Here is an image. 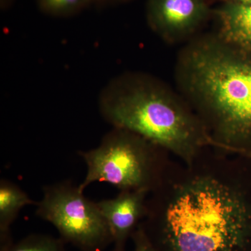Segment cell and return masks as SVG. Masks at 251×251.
Masks as SVG:
<instances>
[{
    "label": "cell",
    "mask_w": 251,
    "mask_h": 251,
    "mask_svg": "<svg viewBox=\"0 0 251 251\" xmlns=\"http://www.w3.org/2000/svg\"><path fill=\"white\" fill-rule=\"evenodd\" d=\"M140 226L158 251H251V159L208 147L172 161Z\"/></svg>",
    "instance_id": "1"
},
{
    "label": "cell",
    "mask_w": 251,
    "mask_h": 251,
    "mask_svg": "<svg viewBox=\"0 0 251 251\" xmlns=\"http://www.w3.org/2000/svg\"><path fill=\"white\" fill-rule=\"evenodd\" d=\"M175 80L211 148L251 158V51L198 34L180 50Z\"/></svg>",
    "instance_id": "2"
},
{
    "label": "cell",
    "mask_w": 251,
    "mask_h": 251,
    "mask_svg": "<svg viewBox=\"0 0 251 251\" xmlns=\"http://www.w3.org/2000/svg\"><path fill=\"white\" fill-rule=\"evenodd\" d=\"M98 108L112 128L136 133L184 163L211 147L205 127L182 96L148 73L112 78L99 93Z\"/></svg>",
    "instance_id": "3"
},
{
    "label": "cell",
    "mask_w": 251,
    "mask_h": 251,
    "mask_svg": "<svg viewBox=\"0 0 251 251\" xmlns=\"http://www.w3.org/2000/svg\"><path fill=\"white\" fill-rule=\"evenodd\" d=\"M87 173L79 185L85 191L90 184L105 182L120 191L150 193L166 176L173 160L171 153L140 135L122 128H112L97 148L79 151Z\"/></svg>",
    "instance_id": "4"
},
{
    "label": "cell",
    "mask_w": 251,
    "mask_h": 251,
    "mask_svg": "<svg viewBox=\"0 0 251 251\" xmlns=\"http://www.w3.org/2000/svg\"><path fill=\"white\" fill-rule=\"evenodd\" d=\"M42 192L36 215L54 226L64 242L82 251H103L112 244L97 202L86 197L79 185L64 180L46 185Z\"/></svg>",
    "instance_id": "5"
},
{
    "label": "cell",
    "mask_w": 251,
    "mask_h": 251,
    "mask_svg": "<svg viewBox=\"0 0 251 251\" xmlns=\"http://www.w3.org/2000/svg\"><path fill=\"white\" fill-rule=\"evenodd\" d=\"M206 0H148L147 18L150 28L170 44L187 43L209 16Z\"/></svg>",
    "instance_id": "6"
},
{
    "label": "cell",
    "mask_w": 251,
    "mask_h": 251,
    "mask_svg": "<svg viewBox=\"0 0 251 251\" xmlns=\"http://www.w3.org/2000/svg\"><path fill=\"white\" fill-rule=\"evenodd\" d=\"M148 195L145 191H120L115 198L97 202L110 229L112 251H125L127 239L145 218Z\"/></svg>",
    "instance_id": "7"
},
{
    "label": "cell",
    "mask_w": 251,
    "mask_h": 251,
    "mask_svg": "<svg viewBox=\"0 0 251 251\" xmlns=\"http://www.w3.org/2000/svg\"><path fill=\"white\" fill-rule=\"evenodd\" d=\"M221 40L237 49L251 51V5L227 1L216 10Z\"/></svg>",
    "instance_id": "8"
},
{
    "label": "cell",
    "mask_w": 251,
    "mask_h": 251,
    "mask_svg": "<svg viewBox=\"0 0 251 251\" xmlns=\"http://www.w3.org/2000/svg\"><path fill=\"white\" fill-rule=\"evenodd\" d=\"M25 191L9 180H0V249L4 251L13 244L11 227L25 206H36Z\"/></svg>",
    "instance_id": "9"
},
{
    "label": "cell",
    "mask_w": 251,
    "mask_h": 251,
    "mask_svg": "<svg viewBox=\"0 0 251 251\" xmlns=\"http://www.w3.org/2000/svg\"><path fill=\"white\" fill-rule=\"evenodd\" d=\"M3 251H67L62 239L50 235L33 234L28 235Z\"/></svg>",
    "instance_id": "10"
},
{
    "label": "cell",
    "mask_w": 251,
    "mask_h": 251,
    "mask_svg": "<svg viewBox=\"0 0 251 251\" xmlns=\"http://www.w3.org/2000/svg\"><path fill=\"white\" fill-rule=\"evenodd\" d=\"M41 11L50 16L67 17L94 4L93 0H36Z\"/></svg>",
    "instance_id": "11"
},
{
    "label": "cell",
    "mask_w": 251,
    "mask_h": 251,
    "mask_svg": "<svg viewBox=\"0 0 251 251\" xmlns=\"http://www.w3.org/2000/svg\"><path fill=\"white\" fill-rule=\"evenodd\" d=\"M131 236L135 242V251H158L140 225Z\"/></svg>",
    "instance_id": "12"
},
{
    "label": "cell",
    "mask_w": 251,
    "mask_h": 251,
    "mask_svg": "<svg viewBox=\"0 0 251 251\" xmlns=\"http://www.w3.org/2000/svg\"><path fill=\"white\" fill-rule=\"evenodd\" d=\"M227 1L243 5H251V0H227Z\"/></svg>",
    "instance_id": "13"
},
{
    "label": "cell",
    "mask_w": 251,
    "mask_h": 251,
    "mask_svg": "<svg viewBox=\"0 0 251 251\" xmlns=\"http://www.w3.org/2000/svg\"><path fill=\"white\" fill-rule=\"evenodd\" d=\"M107 1H109V0H93V2L94 4H103Z\"/></svg>",
    "instance_id": "14"
},
{
    "label": "cell",
    "mask_w": 251,
    "mask_h": 251,
    "mask_svg": "<svg viewBox=\"0 0 251 251\" xmlns=\"http://www.w3.org/2000/svg\"><path fill=\"white\" fill-rule=\"evenodd\" d=\"M10 1H11V0H1V5H3V6H6Z\"/></svg>",
    "instance_id": "15"
},
{
    "label": "cell",
    "mask_w": 251,
    "mask_h": 251,
    "mask_svg": "<svg viewBox=\"0 0 251 251\" xmlns=\"http://www.w3.org/2000/svg\"><path fill=\"white\" fill-rule=\"evenodd\" d=\"M118 1H126V0H118Z\"/></svg>",
    "instance_id": "16"
},
{
    "label": "cell",
    "mask_w": 251,
    "mask_h": 251,
    "mask_svg": "<svg viewBox=\"0 0 251 251\" xmlns=\"http://www.w3.org/2000/svg\"></svg>",
    "instance_id": "17"
}]
</instances>
